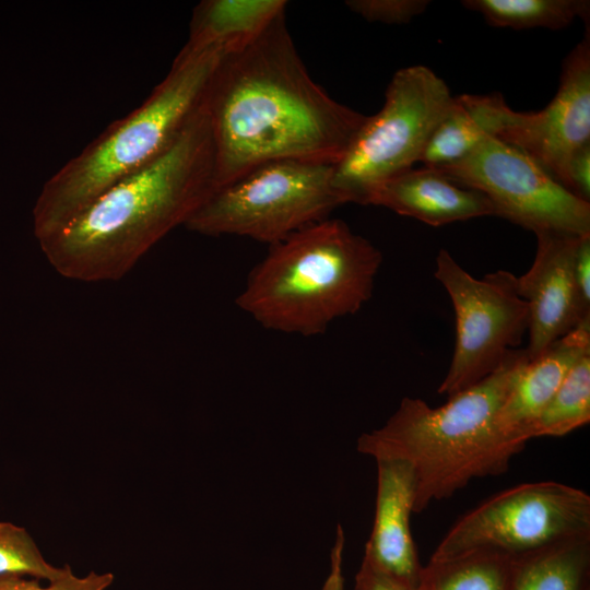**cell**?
Returning a JSON list of instances; mask_svg holds the SVG:
<instances>
[{
	"mask_svg": "<svg viewBox=\"0 0 590 590\" xmlns=\"http://www.w3.org/2000/svg\"><path fill=\"white\" fill-rule=\"evenodd\" d=\"M215 191L279 160L335 165L367 116L334 101L309 75L285 12L222 57L204 102Z\"/></svg>",
	"mask_w": 590,
	"mask_h": 590,
	"instance_id": "cell-1",
	"label": "cell"
},
{
	"mask_svg": "<svg viewBox=\"0 0 590 590\" xmlns=\"http://www.w3.org/2000/svg\"><path fill=\"white\" fill-rule=\"evenodd\" d=\"M214 191V148L203 104L162 156L105 190L39 246L67 279L117 281Z\"/></svg>",
	"mask_w": 590,
	"mask_h": 590,
	"instance_id": "cell-2",
	"label": "cell"
},
{
	"mask_svg": "<svg viewBox=\"0 0 590 590\" xmlns=\"http://www.w3.org/2000/svg\"><path fill=\"white\" fill-rule=\"evenodd\" d=\"M528 359L526 349L509 351L491 375L437 408L420 398H403L381 427L358 437L357 451L411 465L416 484L414 512L451 497L476 477L506 472L520 450L503 438L496 417Z\"/></svg>",
	"mask_w": 590,
	"mask_h": 590,
	"instance_id": "cell-3",
	"label": "cell"
},
{
	"mask_svg": "<svg viewBox=\"0 0 590 590\" xmlns=\"http://www.w3.org/2000/svg\"><path fill=\"white\" fill-rule=\"evenodd\" d=\"M225 52L223 48L179 51L167 75L139 107L111 122L45 182L33 210L38 243L174 144L203 106Z\"/></svg>",
	"mask_w": 590,
	"mask_h": 590,
	"instance_id": "cell-4",
	"label": "cell"
},
{
	"mask_svg": "<svg viewBox=\"0 0 590 590\" xmlns=\"http://www.w3.org/2000/svg\"><path fill=\"white\" fill-rule=\"evenodd\" d=\"M381 261L345 222L326 219L271 245L236 304L267 329L320 334L370 298Z\"/></svg>",
	"mask_w": 590,
	"mask_h": 590,
	"instance_id": "cell-5",
	"label": "cell"
},
{
	"mask_svg": "<svg viewBox=\"0 0 590 590\" xmlns=\"http://www.w3.org/2000/svg\"><path fill=\"white\" fill-rule=\"evenodd\" d=\"M453 103L447 83L432 69L416 64L398 70L381 109L367 116L333 165L331 182L341 204L367 205L378 187L412 169Z\"/></svg>",
	"mask_w": 590,
	"mask_h": 590,
	"instance_id": "cell-6",
	"label": "cell"
},
{
	"mask_svg": "<svg viewBox=\"0 0 590 590\" xmlns=\"http://www.w3.org/2000/svg\"><path fill=\"white\" fill-rule=\"evenodd\" d=\"M332 173L331 164L307 161L261 164L214 191L185 226L203 235H238L274 245L342 205Z\"/></svg>",
	"mask_w": 590,
	"mask_h": 590,
	"instance_id": "cell-7",
	"label": "cell"
},
{
	"mask_svg": "<svg viewBox=\"0 0 590 590\" xmlns=\"http://www.w3.org/2000/svg\"><path fill=\"white\" fill-rule=\"evenodd\" d=\"M590 534V496L555 481L523 483L463 515L434 551L444 560L476 551L511 557Z\"/></svg>",
	"mask_w": 590,
	"mask_h": 590,
	"instance_id": "cell-8",
	"label": "cell"
},
{
	"mask_svg": "<svg viewBox=\"0 0 590 590\" xmlns=\"http://www.w3.org/2000/svg\"><path fill=\"white\" fill-rule=\"evenodd\" d=\"M435 278L448 292L456 317V341L449 369L437 389L448 398L496 370L529 329V306L519 295L517 276L498 270L476 279L449 253L439 250Z\"/></svg>",
	"mask_w": 590,
	"mask_h": 590,
	"instance_id": "cell-9",
	"label": "cell"
},
{
	"mask_svg": "<svg viewBox=\"0 0 590 590\" xmlns=\"http://www.w3.org/2000/svg\"><path fill=\"white\" fill-rule=\"evenodd\" d=\"M459 98L488 135L526 153L567 188L570 158L590 142L589 30L565 58L558 90L543 109L515 111L500 94Z\"/></svg>",
	"mask_w": 590,
	"mask_h": 590,
	"instance_id": "cell-10",
	"label": "cell"
},
{
	"mask_svg": "<svg viewBox=\"0 0 590 590\" xmlns=\"http://www.w3.org/2000/svg\"><path fill=\"white\" fill-rule=\"evenodd\" d=\"M483 193L495 215L541 233L590 235V203L520 150L487 135L468 156L436 168Z\"/></svg>",
	"mask_w": 590,
	"mask_h": 590,
	"instance_id": "cell-11",
	"label": "cell"
},
{
	"mask_svg": "<svg viewBox=\"0 0 590 590\" xmlns=\"http://www.w3.org/2000/svg\"><path fill=\"white\" fill-rule=\"evenodd\" d=\"M585 236V235H582ZM536 253L530 269L517 276L519 295L529 306L528 358L590 319L575 279V259L581 236L536 234Z\"/></svg>",
	"mask_w": 590,
	"mask_h": 590,
	"instance_id": "cell-12",
	"label": "cell"
},
{
	"mask_svg": "<svg viewBox=\"0 0 590 590\" xmlns=\"http://www.w3.org/2000/svg\"><path fill=\"white\" fill-rule=\"evenodd\" d=\"M377 463L376 507L364 557L376 568L420 587L424 566L411 532L415 503V475L410 464L384 459Z\"/></svg>",
	"mask_w": 590,
	"mask_h": 590,
	"instance_id": "cell-13",
	"label": "cell"
},
{
	"mask_svg": "<svg viewBox=\"0 0 590 590\" xmlns=\"http://www.w3.org/2000/svg\"><path fill=\"white\" fill-rule=\"evenodd\" d=\"M590 354V319L528 359L518 370L497 413L503 438L520 451L530 430L573 366Z\"/></svg>",
	"mask_w": 590,
	"mask_h": 590,
	"instance_id": "cell-14",
	"label": "cell"
},
{
	"mask_svg": "<svg viewBox=\"0 0 590 590\" xmlns=\"http://www.w3.org/2000/svg\"><path fill=\"white\" fill-rule=\"evenodd\" d=\"M368 204L385 206L430 226L495 215L480 191L462 186L436 168L410 169L378 187Z\"/></svg>",
	"mask_w": 590,
	"mask_h": 590,
	"instance_id": "cell-15",
	"label": "cell"
},
{
	"mask_svg": "<svg viewBox=\"0 0 590 590\" xmlns=\"http://www.w3.org/2000/svg\"><path fill=\"white\" fill-rule=\"evenodd\" d=\"M286 4L284 0H203L193 9L189 37L180 51L241 48L284 13Z\"/></svg>",
	"mask_w": 590,
	"mask_h": 590,
	"instance_id": "cell-16",
	"label": "cell"
},
{
	"mask_svg": "<svg viewBox=\"0 0 590 590\" xmlns=\"http://www.w3.org/2000/svg\"><path fill=\"white\" fill-rule=\"evenodd\" d=\"M590 534L512 557L510 590H590Z\"/></svg>",
	"mask_w": 590,
	"mask_h": 590,
	"instance_id": "cell-17",
	"label": "cell"
},
{
	"mask_svg": "<svg viewBox=\"0 0 590 590\" xmlns=\"http://www.w3.org/2000/svg\"><path fill=\"white\" fill-rule=\"evenodd\" d=\"M512 557L476 551L424 566L420 590H510Z\"/></svg>",
	"mask_w": 590,
	"mask_h": 590,
	"instance_id": "cell-18",
	"label": "cell"
},
{
	"mask_svg": "<svg viewBox=\"0 0 590 590\" xmlns=\"http://www.w3.org/2000/svg\"><path fill=\"white\" fill-rule=\"evenodd\" d=\"M461 4L481 13L496 27L560 30L577 17L589 16L588 0H464Z\"/></svg>",
	"mask_w": 590,
	"mask_h": 590,
	"instance_id": "cell-19",
	"label": "cell"
},
{
	"mask_svg": "<svg viewBox=\"0 0 590 590\" xmlns=\"http://www.w3.org/2000/svg\"><path fill=\"white\" fill-rule=\"evenodd\" d=\"M590 421V354L581 357L540 414L530 439L564 436Z\"/></svg>",
	"mask_w": 590,
	"mask_h": 590,
	"instance_id": "cell-20",
	"label": "cell"
},
{
	"mask_svg": "<svg viewBox=\"0 0 590 590\" xmlns=\"http://www.w3.org/2000/svg\"><path fill=\"white\" fill-rule=\"evenodd\" d=\"M487 135L457 96L430 134L418 162L428 168L450 165L468 156Z\"/></svg>",
	"mask_w": 590,
	"mask_h": 590,
	"instance_id": "cell-21",
	"label": "cell"
},
{
	"mask_svg": "<svg viewBox=\"0 0 590 590\" xmlns=\"http://www.w3.org/2000/svg\"><path fill=\"white\" fill-rule=\"evenodd\" d=\"M71 571L69 565L48 563L26 529L0 522V576H30L51 582Z\"/></svg>",
	"mask_w": 590,
	"mask_h": 590,
	"instance_id": "cell-22",
	"label": "cell"
},
{
	"mask_svg": "<svg viewBox=\"0 0 590 590\" xmlns=\"http://www.w3.org/2000/svg\"><path fill=\"white\" fill-rule=\"evenodd\" d=\"M347 8L368 22L385 24H406L422 14L429 1L427 0H349Z\"/></svg>",
	"mask_w": 590,
	"mask_h": 590,
	"instance_id": "cell-23",
	"label": "cell"
},
{
	"mask_svg": "<svg viewBox=\"0 0 590 590\" xmlns=\"http://www.w3.org/2000/svg\"><path fill=\"white\" fill-rule=\"evenodd\" d=\"M114 581L111 573H88L79 577L72 571L61 579L42 586L22 576H0V590H107Z\"/></svg>",
	"mask_w": 590,
	"mask_h": 590,
	"instance_id": "cell-24",
	"label": "cell"
},
{
	"mask_svg": "<svg viewBox=\"0 0 590 590\" xmlns=\"http://www.w3.org/2000/svg\"><path fill=\"white\" fill-rule=\"evenodd\" d=\"M567 189L589 202L590 142L578 149L570 158L567 170Z\"/></svg>",
	"mask_w": 590,
	"mask_h": 590,
	"instance_id": "cell-25",
	"label": "cell"
},
{
	"mask_svg": "<svg viewBox=\"0 0 590 590\" xmlns=\"http://www.w3.org/2000/svg\"><path fill=\"white\" fill-rule=\"evenodd\" d=\"M354 590H420L376 568L363 558L355 576Z\"/></svg>",
	"mask_w": 590,
	"mask_h": 590,
	"instance_id": "cell-26",
	"label": "cell"
},
{
	"mask_svg": "<svg viewBox=\"0 0 590 590\" xmlns=\"http://www.w3.org/2000/svg\"><path fill=\"white\" fill-rule=\"evenodd\" d=\"M575 279L583 305L590 308V235L581 236L575 259Z\"/></svg>",
	"mask_w": 590,
	"mask_h": 590,
	"instance_id": "cell-27",
	"label": "cell"
},
{
	"mask_svg": "<svg viewBox=\"0 0 590 590\" xmlns=\"http://www.w3.org/2000/svg\"><path fill=\"white\" fill-rule=\"evenodd\" d=\"M344 546V533L338 526L337 539L331 552V570L322 590H343L342 554Z\"/></svg>",
	"mask_w": 590,
	"mask_h": 590,
	"instance_id": "cell-28",
	"label": "cell"
}]
</instances>
